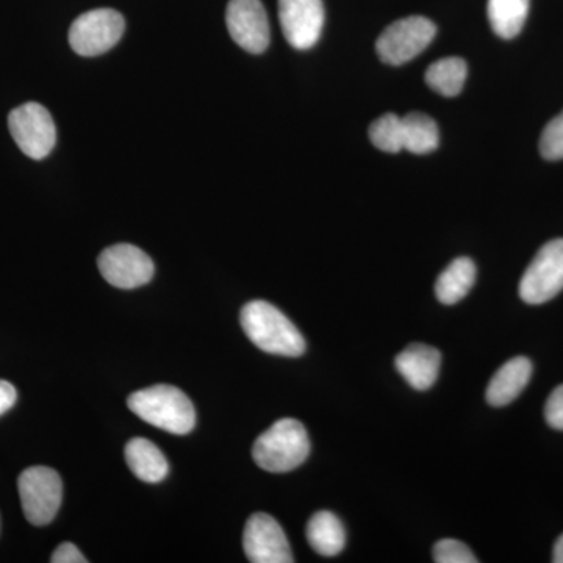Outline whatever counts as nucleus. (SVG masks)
<instances>
[{
    "instance_id": "nucleus-17",
    "label": "nucleus",
    "mask_w": 563,
    "mask_h": 563,
    "mask_svg": "<svg viewBox=\"0 0 563 563\" xmlns=\"http://www.w3.org/2000/svg\"><path fill=\"white\" fill-rule=\"evenodd\" d=\"M476 265L472 258H455L437 279V299L444 306H454L462 301L472 290L474 282H476Z\"/></svg>"
},
{
    "instance_id": "nucleus-25",
    "label": "nucleus",
    "mask_w": 563,
    "mask_h": 563,
    "mask_svg": "<svg viewBox=\"0 0 563 563\" xmlns=\"http://www.w3.org/2000/svg\"><path fill=\"white\" fill-rule=\"evenodd\" d=\"M52 563H87L88 559L80 553L76 544L66 542L58 544L51 558Z\"/></svg>"
},
{
    "instance_id": "nucleus-8",
    "label": "nucleus",
    "mask_w": 563,
    "mask_h": 563,
    "mask_svg": "<svg viewBox=\"0 0 563 563\" xmlns=\"http://www.w3.org/2000/svg\"><path fill=\"white\" fill-rule=\"evenodd\" d=\"M563 290V240H553L537 252L521 277L520 298L529 306H540Z\"/></svg>"
},
{
    "instance_id": "nucleus-9",
    "label": "nucleus",
    "mask_w": 563,
    "mask_h": 563,
    "mask_svg": "<svg viewBox=\"0 0 563 563\" xmlns=\"http://www.w3.org/2000/svg\"><path fill=\"white\" fill-rule=\"evenodd\" d=\"M103 279L121 290H133L150 284L154 277V262L146 252L133 244H114L98 258Z\"/></svg>"
},
{
    "instance_id": "nucleus-10",
    "label": "nucleus",
    "mask_w": 563,
    "mask_h": 563,
    "mask_svg": "<svg viewBox=\"0 0 563 563\" xmlns=\"http://www.w3.org/2000/svg\"><path fill=\"white\" fill-rule=\"evenodd\" d=\"M229 33L242 49L262 54L268 49L272 31L261 0H231L225 11Z\"/></svg>"
},
{
    "instance_id": "nucleus-22",
    "label": "nucleus",
    "mask_w": 563,
    "mask_h": 563,
    "mask_svg": "<svg viewBox=\"0 0 563 563\" xmlns=\"http://www.w3.org/2000/svg\"><path fill=\"white\" fill-rule=\"evenodd\" d=\"M433 561L437 563H477L476 555L465 543L454 539H444L433 547Z\"/></svg>"
},
{
    "instance_id": "nucleus-2",
    "label": "nucleus",
    "mask_w": 563,
    "mask_h": 563,
    "mask_svg": "<svg viewBox=\"0 0 563 563\" xmlns=\"http://www.w3.org/2000/svg\"><path fill=\"white\" fill-rule=\"evenodd\" d=\"M128 406L141 420L176 435L190 433L196 426L195 406L173 385H154L132 393Z\"/></svg>"
},
{
    "instance_id": "nucleus-15",
    "label": "nucleus",
    "mask_w": 563,
    "mask_h": 563,
    "mask_svg": "<svg viewBox=\"0 0 563 563\" xmlns=\"http://www.w3.org/2000/svg\"><path fill=\"white\" fill-rule=\"evenodd\" d=\"M125 462L143 483H162L168 476L169 465L162 451L146 439H133L125 444Z\"/></svg>"
},
{
    "instance_id": "nucleus-27",
    "label": "nucleus",
    "mask_w": 563,
    "mask_h": 563,
    "mask_svg": "<svg viewBox=\"0 0 563 563\" xmlns=\"http://www.w3.org/2000/svg\"><path fill=\"white\" fill-rule=\"evenodd\" d=\"M553 562L563 563V533L559 537L558 542L554 544Z\"/></svg>"
},
{
    "instance_id": "nucleus-19",
    "label": "nucleus",
    "mask_w": 563,
    "mask_h": 563,
    "mask_svg": "<svg viewBox=\"0 0 563 563\" xmlns=\"http://www.w3.org/2000/svg\"><path fill=\"white\" fill-rule=\"evenodd\" d=\"M439 125L424 113H409L402 117L404 151L412 154H431L439 147Z\"/></svg>"
},
{
    "instance_id": "nucleus-23",
    "label": "nucleus",
    "mask_w": 563,
    "mask_h": 563,
    "mask_svg": "<svg viewBox=\"0 0 563 563\" xmlns=\"http://www.w3.org/2000/svg\"><path fill=\"white\" fill-rule=\"evenodd\" d=\"M540 152L547 161L563 158V111L550 121L540 139Z\"/></svg>"
},
{
    "instance_id": "nucleus-24",
    "label": "nucleus",
    "mask_w": 563,
    "mask_h": 563,
    "mask_svg": "<svg viewBox=\"0 0 563 563\" xmlns=\"http://www.w3.org/2000/svg\"><path fill=\"white\" fill-rule=\"evenodd\" d=\"M544 418L555 431H563V385H559L548 398Z\"/></svg>"
},
{
    "instance_id": "nucleus-1",
    "label": "nucleus",
    "mask_w": 563,
    "mask_h": 563,
    "mask_svg": "<svg viewBox=\"0 0 563 563\" xmlns=\"http://www.w3.org/2000/svg\"><path fill=\"white\" fill-rule=\"evenodd\" d=\"M240 322L247 339L263 352L284 357H299L306 352L302 333L273 303L247 302L240 313Z\"/></svg>"
},
{
    "instance_id": "nucleus-26",
    "label": "nucleus",
    "mask_w": 563,
    "mask_h": 563,
    "mask_svg": "<svg viewBox=\"0 0 563 563\" xmlns=\"http://www.w3.org/2000/svg\"><path fill=\"white\" fill-rule=\"evenodd\" d=\"M18 399L16 388L7 380H0V417L9 412Z\"/></svg>"
},
{
    "instance_id": "nucleus-20",
    "label": "nucleus",
    "mask_w": 563,
    "mask_h": 563,
    "mask_svg": "<svg viewBox=\"0 0 563 563\" xmlns=\"http://www.w3.org/2000/svg\"><path fill=\"white\" fill-rule=\"evenodd\" d=\"M466 74H468V68H466L465 60L459 57H448L432 63L426 70L424 80L431 90L439 92L444 98H454V96L461 95Z\"/></svg>"
},
{
    "instance_id": "nucleus-3",
    "label": "nucleus",
    "mask_w": 563,
    "mask_h": 563,
    "mask_svg": "<svg viewBox=\"0 0 563 563\" xmlns=\"http://www.w3.org/2000/svg\"><path fill=\"white\" fill-rule=\"evenodd\" d=\"M310 454V439L302 422L282 418L255 440L252 457L269 473H288L301 466Z\"/></svg>"
},
{
    "instance_id": "nucleus-12",
    "label": "nucleus",
    "mask_w": 563,
    "mask_h": 563,
    "mask_svg": "<svg viewBox=\"0 0 563 563\" xmlns=\"http://www.w3.org/2000/svg\"><path fill=\"white\" fill-rule=\"evenodd\" d=\"M279 21L290 46L298 51L312 49L324 27L322 0H279Z\"/></svg>"
},
{
    "instance_id": "nucleus-18",
    "label": "nucleus",
    "mask_w": 563,
    "mask_h": 563,
    "mask_svg": "<svg viewBox=\"0 0 563 563\" xmlns=\"http://www.w3.org/2000/svg\"><path fill=\"white\" fill-rule=\"evenodd\" d=\"M528 13L529 0H488L487 3L493 32L504 40H512L523 31Z\"/></svg>"
},
{
    "instance_id": "nucleus-4",
    "label": "nucleus",
    "mask_w": 563,
    "mask_h": 563,
    "mask_svg": "<svg viewBox=\"0 0 563 563\" xmlns=\"http://www.w3.org/2000/svg\"><path fill=\"white\" fill-rule=\"evenodd\" d=\"M18 490L22 512L33 526H46L57 517L62 506V477L49 466H31L21 473Z\"/></svg>"
},
{
    "instance_id": "nucleus-14",
    "label": "nucleus",
    "mask_w": 563,
    "mask_h": 563,
    "mask_svg": "<svg viewBox=\"0 0 563 563\" xmlns=\"http://www.w3.org/2000/svg\"><path fill=\"white\" fill-rule=\"evenodd\" d=\"M532 363L528 357H514L504 363L488 384L485 398L493 407H504L515 401L528 387Z\"/></svg>"
},
{
    "instance_id": "nucleus-21",
    "label": "nucleus",
    "mask_w": 563,
    "mask_h": 563,
    "mask_svg": "<svg viewBox=\"0 0 563 563\" xmlns=\"http://www.w3.org/2000/svg\"><path fill=\"white\" fill-rule=\"evenodd\" d=\"M369 140L377 150L388 154H398L404 151L402 118L396 117L395 113L377 118L369 128Z\"/></svg>"
},
{
    "instance_id": "nucleus-7",
    "label": "nucleus",
    "mask_w": 563,
    "mask_h": 563,
    "mask_svg": "<svg viewBox=\"0 0 563 563\" xmlns=\"http://www.w3.org/2000/svg\"><path fill=\"white\" fill-rule=\"evenodd\" d=\"M11 136L33 161H43L57 143V129L49 111L38 102L22 103L9 117Z\"/></svg>"
},
{
    "instance_id": "nucleus-6",
    "label": "nucleus",
    "mask_w": 563,
    "mask_h": 563,
    "mask_svg": "<svg viewBox=\"0 0 563 563\" xmlns=\"http://www.w3.org/2000/svg\"><path fill=\"white\" fill-rule=\"evenodd\" d=\"M125 22L120 11L99 9L80 14L69 29V44L81 57L106 54L124 35Z\"/></svg>"
},
{
    "instance_id": "nucleus-11",
    "label": "nucleus",
    "mask_w": 563,
    "mask_h": 563,
    "mask_svg": "<svg viewBox=\"0 0 563 563\" xmlns=\"http://www.w3.org/2000/svg\"><path fill=\"white\" fill-rule=\"evenodd\" d=\"M243 548L252 563L295 562L284 529L268 514H254L247 520Z\"/></svg>"
},
{
    "instance_id": "nucleus-5",
    "label": "nucleus",
    "mask_w": 563,
    "mask_h": 563,
    "mask_svg": "<svg viewBox=\"0 0 563 563\" xmlns=\"http://www.w3.org/2000/svg\"><path fill=\"white\" fill-rule=\"evenodd\" d=\"M437 27L424 16H409L393 22L376 41L380 60L391 66H401L413 60L435 38Z\"/></svg>"
},
{
    "instance_id": "nucleus-13",
    "label": "nucleus",
    "mask_w": 563,
    "mask_h": 563,
    "mask_svg": "<svg viewBox=\"0 0 563 563\" xmlns=\"http://www.w3.org/2000/svg\"><path fill=\"white\" fill-rule=\"evenodd\" d=\"M396 369L418 391H426L439 379L442 354L428 344L415 343L396 357Z\"/></svg>"
},
{
    "instance_id": "nucleus-16",
    "label": "nucleus",
    "mask_w": 563,
    "mask_h": 563,
    "mask_svg": "<svg viewBox=\"0 0 563 563\" xmlns=\"http://www.w3.org/2000/svg\"><path fill=\"white\" fill-rule=\"evenodd\" d=\"M307 540L318 554L333 558L342 553L346 544V531L336 515L321 510L307 525Z\"/></svg>"
}]
</instances>
